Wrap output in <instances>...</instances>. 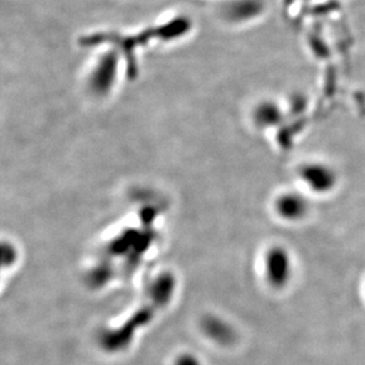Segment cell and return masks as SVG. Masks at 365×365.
<instances>
[{
    "instance_id": "3957f363",
    "label": "cell",
    "mask_w": 365,
    "mask_h": 365,
    "mask_svg": "<svg viewBox=\"0 0 365 365\" xmlns=\"http://www.w3.org/2000/svg\"><path fill=\"white\" fill-rule=\"evenodd\" d=\"M307 210H309L307 201L298 194H286L277 202L278 213L286 220H299L305 217Z\"/></svg>"
},
{
    "instance_id": "6da1fadb",
    "label": "cell",
    "mask_w": 365,
    "mask_h": 365,
    "mask_svg": "<svg viewBox=\"0 0 365 365\" xmlns=\"http://www.w3.org/2000/svg\"><path fill=\"white\" fill-rule=\"evenodd\" d=\"M292 258L285 247L271 248L265 259V276L269 285L276 289H285L292 278Z\"/></svg>"
},
{
    "instance_id": "277c9868",
    "label": "cell",
    "mask_w": 365,
    "mask_h": 365,
    "mask_svg": "<svg viewBox=\"0 0 365 365\" xmlns=\"http://www.w3.org/2000/svg\"><path fill=\"white\" fill-rule=\"evenodd\" d=\"M334 178L327 169H307L304 180L309 183L311 190L316 192H327L334 186Z\"/></svg>"
},
{
    "instance_id": "7a4b0ae2",
    "label": "cell",
    "mask_w": 365,
    "mask_h": 365,
    "mask_svg": "<svg viewBox=\"0 0 365 365\" xmlns=\"http://www.w3.org/2000/svg\"><path fill=\"white\" fill-rule=\"evenodd\" d=\"M202 330L207 337L217 341L219 344H232L237 337L235 330L232 325L215 316H207L203 319Z\"/></svg>"
},
{
    "instance_id": "5b68a950",
    "label": "cell",
    "mask_w": 365,
    "mask_h": 365,
    "mask_svg": "<svg viewBox=\"0 0 365 365\" xmlns=\"http://www.w3.org/2000/svg\"><path fill=\"white\" fill-rule=\"evenodd\" d=\"M174 365H201L200 361L190 354H183L179 356Z\"/></svg>"
}]
</instances>
